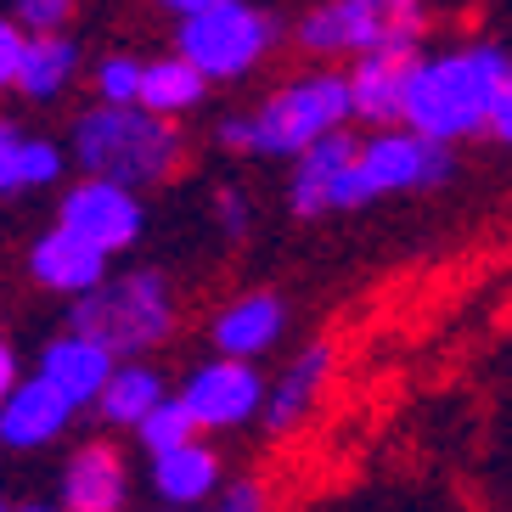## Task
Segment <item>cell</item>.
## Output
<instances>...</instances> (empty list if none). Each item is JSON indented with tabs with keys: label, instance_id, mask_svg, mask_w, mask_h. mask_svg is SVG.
<instances>
[{
	"label": "cell",
	"instance_id": "6da1fadb",
	"mask_svg": "<svg viewBox=\"0 0 512 512\" xmlns=\"http://www.w3.org/2000/svg\"><path fill=\"white\" fill-rule=\"evenodd\" d=\"M507 79H512V68H507V51L501 46L451 51V57H439V62L417 57L406 102H400V124L451 147V141L484 130V107H490V96H496Z\"/></svg>",
	"mask_w": 512,
	"mask_h": 512
},
{
	"label": "cell",
	"instance_id": "7a4b0ae2",
	"mask_svg": "<svg viewBox=\"0 0 512 512\" xmlns=\"http://www.w3.org/2000/svg\"><path fill=\"white\" fill-rule=\"evenodd\" d=\"M74 147H79V164L91 169V175L119 181V186L164 181L169 169H175V158H181L175 130L164 124V113H147L141 102L91 107L74 124Z\"/></svg>",
	"mask_w": 512,
	"mask_h": 512
},
{
	"label": "cell",
	"instance_id": "3957f363",
	"mask_svg": "<svg viewBox=\"0 0 512 512\" xmlns=\"http://www.w3.org/2000/svg\"><path fill=\"white\" fill-rule=\"evenodd\" d=\"M74 332L102 344L113 361L141 355L169 332V287L158 271H136L124 282H96L74 293Z\"/></svg>",
	"mask_w": 512,
	"mask_h": 512
},
{
	"label": "cell",
	"instance_id": "277c9868",
	"mask_svg": "<svg viewBox=\"0 0 512 512\" xmlns=\"http://www.w3.org/2000/svg\"><path fill=\"white\" fill-rule=\"evenodd\" d=\"M422 0H327L299 23V46L332 51H377V46H417Z\"/></svg>",
	"mask_w": 512,
	"mask_h": 512
},
{
	"label": "cell",
	"instance_id": "5b68a950",
	"mask_svg": "<svg viewBox=\"0 0 512 512\" xmlns=\"http://www.w3.org/2000/svg\"><path fill=\"white\" fill-rule=\"evenodd\" d=\"M349 119V85L338 74H310L293 79L287 91H276L271 102L248 119V136L259 152H299L316 136L338 130Z\"/></svg>",
	"mask_w": 512,
	"mask_h": 512
},
{
	"label": "cell",
	"instance_id": "8992f818",
	"mask_svg": "<svg viewBox=\"0 0 512 512\" xmlns=\"http://www.w3.org/2000/svg\"><path fill=\"white\" fill-rule=\"evenodd\" d=\"M271 46V23L242 6V0H214L203 12L181 23V57L192 62L203 79H237L248 74Z\"/></svg>",
	"mask_w": 512,
	"mask_h": 512
},
{
	"label": "cell",
	"instance_id": "52a82bcc",
	"mask_svg": "<svg viewBox=\"0 0 512 512\" xmlns=\"http://www.w3.org/2000/svg\"><path fill=\"white\" fill-rule=\"evenodd\" d=\"M355 186H361V203L383 192H422V186L451 181V152L445 141H428L417 130H383L366 147H355Z\"/></svg>",
	"mask_w": 512,
	"mask_h": 512
},
{
	"label": "cell",
	"instance_id": "ba28073f",
	"mask_svg": "<svg viewBox=\"0 0 512 512\" xmlns=\"http://www.w3.org/2000/svg\"><path fill=\"white\" fill-rule=\"evenodd\" d=\"M62 226L74 237H85L91 248H102V254H119V248H130L141 237V203L130 186L96 175V181L74 186L62 197Z\"/></svg>",
	"mask_w": 512,
	"mask_h": 512
},
{
	"label": "cell",
	"instance_id": "9c48e42d",
	"mask_svg": "<svg viewBox=\"0 0 512 512\" xmlns=\"http://www.w3.org/2000/svg\"><path fill=\"white\" fill-rule=\"evenodd\" d=\"M181 406L192 411L197 428H231V422H242V417L259 411V372L242 366V361H231V355H220L214 366L192 372Z\"/></svg>",
	"mask_w": 512,
	"mask_h": 512
},
{
	"label": "cell",
	"instance_id": "30bf717a",
	"mask_svg": "<svg viewBox=\"0 0 512 512\" xmlns=\"http://www.w3.org/2000/svg\"><path fill=\"white\" fill-rule=\"evenodd\" d=\"M411 68H417V51L411 46L361 51L355 74L344 79L349 85V113H361V119H372V124H400V102H406Z\"/></svg>",
	"mask_w": 512,
	"mask_h": 512
},
{
	"label": "cell",
	"instance_id": "8fae6325",
	"mask_svg": "<svg viewBox=\"0 0 512 512\" xmlns=\"http://www.w3.org/2000/svg\"><path fill=\"white\" fill-rule=\"evenodd\" d=\"M74 406L51 389L46 377H29V383H12L0 394V439L17 445V451H34V445H51V439L68 428Z\"/></svg>",
	"mask_w": 512,
	"mask_h": 512
},
{
	"label": "cell",
	"instance_id": "7c38bea8",
	"mask_svg": "<svg viewBox=\"0 0 512 512\" xmlns=\"http://www.w3.org/2000/svg\"><path fill=\"white\" fill-rule=\"evenodd\" d=\"M113 355H107L102 344H91V338H79V332H68V338H57V344L40 355V377H46L51 389L68 400V406H91L96 394H102L107 372H113Z\"/></svg>",
	"mask_w": 512,
	"mask_h": 512
},
{
	"label": "cell",
	"instance_id": "4fadbf2b",
	"mask_svg": "<svg viewBox=\"0 0 512 512\" xmlns=\"http://www.w3.org/2000/svg\"><path fill=\"white\" fill-rule=\"evenodd\" d=\"M29 271H34V282L57 287V293H85V287H96L107 276V254L91 248L85 237H74L68 226H57L34 242Z\"/></svg>",
	"mask_w": 512,
	"mask_h": 512
},
{
	"label": "cell",
	"instance_id": "5bb4252c",
	"mask_svg": "<svg viewBox=\"0 0 512 512\" xmlns=\"http://www.w3.org/2000/svg\"><path fill=\"white\" fill-rule=\"evenodd\" d=\"M282 299L276 293H248V299H237L231 310H220V321H214V344H220V355H231V361H254V355H265V349L282 338Z\"/></svg>",
	"mask_w": 512,
	"mask_h": 512
},
{
	"label": "cell",
	"instance_id": "9a60e30c",
	"mask_svg": "<svg viewBox=\"0 0 512 512\" xmlns=\"http://www.w3.org/2000/svg\"><path fill=\"white\" fill-rule=\"evenodd\" d=\"M62 501L68 512H119L124 501V462L107 445H85L62 473Z\"/></svg>",
	"mask_w": 512,
	"mask_h": 512
},
{
	"label": "cell",
	"instance_id": "2e32d148",
	"mask_svg": "<svg viewBox=\"0 0 512 512\" xmlns=\"http://www.w3.org/2000/svg\"><path fill=\"white\" fill-rule=\"evenodd\" d=\"M293 158H299V169H293V209H299V214H321V209H327L332 181H338L344 164L355 158V141L338 136V130H327V136H316L310 147H299Z\"/></svg>",
	"mask_w": 512,
	"mask_h": 512
},
{
	"label": "cell",
	"instance_id": "e0dca14e",
	"mask_svg": "<svg viewBox=\"0 0 512 512\" xmlns=\"http://www.w3.org/2000/svg\"><path fill=\"white\" fill-rule=\"evenodd\" d=\"M57 169H62V152L51 141L0 124V197H17V192H29V186H51Z\"/></svg>",
	"mask_w": 512,
	"mask_h": 512
},
{
	"label": "cell",
	"instance_id": "ac0fdd59",
	"mask_svg": "<svg viewBox=\"0 0 512 512\" xmlns=\"http://www.w3.org/2000/svg\"><path fill=\"white\" fill-rule=\"evenodd\" d=\"M74 62H79V46L74 40H62L57 29L46 34H34V40H23V57H17V91L23 96H57L68 79H74Z\"/></svg>",
	"mask_w": 512,
	"mask_h": 512
},
{
	"label": "cell",
	"instance_id": "d6986e66",
	"mask_svg": "<svg viewBox=\"0 0 512 512\" xmlns=\"http://www.w3.org/2000/svg\"><path fill=\"white\" fill-rule=\"evenodd\" d=\"M152 484H158L164 501H203L214 484H220V462H214V451H203L197 439H186V445H175V451L158 456Z\"/></svg>",
	"mask_w": 512,
	"mask_h": 512
},
{
	"label": "cell",
	"instance_id": "ffe728a7",
	"mask_svg": "<svg viewBox=\"0 0 512 512\" xmlns=\"http://www.w3.org/2000/svg\"><path fill=\"white\" fill-rule=\"evenodd\" d=\"M203 85L209 79L197 74L186 57H169V62H152V68H141L136 79V102L147 107V113H186V107L203 102Z\"/></svg>",
	"mask_w": 512,
	"mask_h": 512
},
{
	"label": "cell",
	"instance_id": "44dd1931",
	"mask_svg": "<svg viewBox=\"0 0 512 512\" xmlns=\"http://www.w3.org/2000/svg\"><path fill=\"white\" fill-rule=\"evenodd\" d=\"M327 366H332V349H327V344L304 349L299 366H287V377L276 383V394H271V428H293V422L310 411L316 389L327 383Z\"/></svg>",
	"mask_w": 512,
	"mask_h": 512
},
{
	"label": "cell",
	"instance_id": "7402d4cb",
	"mask_svg": "<svg viewBox=\"0 0 512 512\" xmlns=\"http://www.w3.org/2000/svg\"><path fill=\"white\" fill-rule=\"evenodd\" d=\"M96 400H102V417H113V422H136L141 411H152L158 400H164V383H158V377H152L147 366H113Z\"/></svg>",
	"mask_w": 512,
	"mask_h": 512
},
{
	"label": "cell",
	"instance_id": "603a6c76",
	"mask_svg": "<svg viewBox=\"0 0 512 512\" xmlns=\"http://www.w3.org/2000/svg\"><path fill=\"white\" fill-rule=\"evenodd\" d=\"M136 428H141V445H147L152 456H164V451H175V445H186V439H197V422L181 400H158L152 411L136 417Z\"/></svg>",
	"mask_w": 512,
	"mask_h": 512
},
{
	"label": "cell",
	"instance_id": "cb8c5ba5",
	"mask_svg": "<svg viewBox=\"0 0 512 512\" xmlns=\"http://www.w3.org/2000/svg\"><path fill=\"white\" fill-rule=\"evenodd\" d=\"M136 79H141V62L113 57V62H102L96 91H102V102H136Z\"/></svg>",
	"mask_w": 512,
	"mask_h": 512
},
{
	"label": "cell",
	"instance_id": "d4e9b609",
	"mask_svg": "<svg viewBox=\"0 0 512 512\" xmlns=\"http://www.w3.org/2000/svg\"><path fill=\"white\" fill-rule=\"evenodd\" d=\"M12 12L23 29L46 34V29H62L68 23V12H74V0H12Z\"/></svg>",
	"mask_w": 512,
	"mask_h": 512
},
{
	"label": "cell",
	"instance_id": "484cf974",
	"mask_svg": "<svg viewBox=\"0 0 512 512\" xmlns=\"http://www.w3.org/2000/svg\"><path fill=\"white\" fill-rule=\"evenodd\" d=\"M17 57H23V29L0 17V91L17 79Z\"/></svg>",
	"mask_w": 512,
	"mask_h": 512
},
{
	"label": "cell",
	"instance_id": "4316f807",
	"mask_svg": "<svg viewBox=\"0 0 512 512\" xmlns=\"http://www.w3.org/2000/svg\"><path fill=\"white\" fill-rule=\"evenodd\" d=\"M220 512H265V490H259V484H231L226 490V501H220Z\"/></svg>",
	"mask_w": 512,
	"mask_h": 512
},
{
	"label": "cell",
	"instance_id": "83f0119b",
	"mask_svg": "<svg viewBox=\"0 0 512 512\" xmlns=\"http://www.w3.org/2000/svg\"><path fill=\"white\" fill-rule=\"evenodd\" d=\"M220 226L237 237V231H248V209H242V197H220Z\"/></svg>",
	"mask_w": 512,
	"mask_h": 512
},
{
	"label": "cell",
	"instance_id": "f1b7e54d",
	"mask_svg": "<svg viewBox=\"0 0 512 512\" xmlns=\"http://www.w3.org/2000/svg\"><path fill=\"white\" fill-rule=\"evenodd\" d=\"M220 141H226V147H237V152H254V136H248V119H226V124H220Z\"/></svg>",
	"mask_w": 512,
	"mask_h": 512
},
{
	"label": "cell",
	"instance_id": "f546056e",
	"mask_svg": "<svg viewBox=\"0 0 512 512\" xmlns=\"http://www.w3.org/2000/svg\"><path fill=\"white\" fill-rule=\"evenodd\" d=\"M12 383H17V355H12L6 344H0V394L12 389Z\"/></svg>",
	"mask_w": 512,
	"mask_h": 512
},
{
	"label": "cell",
	"instance_id": "4dcf8cb0",
	"mask_svg": "<svg viewBox=\"0 0 512 512\" xmlns=\"http://www.w3.org/2000/svg\"><path fill=\"white\" fill-rule=\"evenodd\" d=\"M169 12H181V17H192V12H203V6H214V0H164Z\"/></svg>",
	"mask_w": 512,
	"mask_h": 512
},
{
	"label": "cell",
	"instance_id": "1f68e13d",
	"mask_svg": "<svg viewBox=\"0 0 512 512\" xmlns=\"http://www.w3.org/2000/svg\"><path fill=\"white\" fill-rule=\"evenodd\" d=\"M23 512H51V507H23Z\"/></svg>",
	"mask_w": 512,
	"mask_h": 512
},
{
	"label": "cell",
	"instance_id": "d6a6232c",
	"mask_svg": "<svg viewBox=\"0 0 512 512\" xmlns=\"http://www.w3.org/2000/svg\"><path fill=\"white\" fill-rule=\"evenodd\" d=\"M0 512H6V501H0Z\"/></svg>",
	"mask_w": 512,
	"mask_h": 512
}]
</instances>
